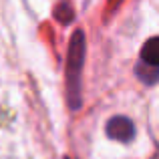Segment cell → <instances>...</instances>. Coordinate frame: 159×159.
I'll return each instance as SVG.
<instances>
[{
    "mask_svg": "<svg viewBox=\"0 0 159 159\" xmlns=\"http://www.w3.org/2000/svg\"><path fill=\"white\" fill-rule=\"evenodd\" d=\"M54 16H57L58 20H61L62 24H69L70 20H73V10H70V6L66 2H62L61 6H57V12H54Z\"/></svg>",
    "mask_w": 159,
    "mask_h": 159,
    "instance_id": "5",
    "label": "cell"
},
{
    "mask_svg": "<svg viewBox=\"0 0 159 159\" xmlns=\"http://www.w3.org/2000/svg\"><path fill=\"white\" fill-rule=\"evenodd\" d=\"M85 62V34L77 30L70 39L69 47V62H66V89L69 101L73 109L81 107V70Z\"/></svg>",
    "mask_w": 159,
    "mask_h": 159,
    "instance_id": "1",
    "label": "cell"
},
{
    "mask_svg": "<svg viewBox=\"0 0 159 159\" xmlns=\"http://www.w3.org/2000/svg\"><path fill=\"white\" fill-rule=\"evenodd\" d=\"M107 135L111 137L113 141L127 143V141H131L133 137H135V127H133L131 119L117 115V117H113V119H109V123H107Z\"/></svg>",
    "mask_w": 159,
    "mask_h": 159,
    "instance_id": "2",
    "label": "cell"
},
{
    "mask_svg": "<svg viewBox=\"0 0 159 159\" xmlns=\"http://www.w3.org/2000/svg\"><path fill=\"white\" fill-rule=\"evenodd\" d=\"M135 70H137V75H139V79H143L145 83H153V81L159 79V66H151V65H147V62H143V61L137 65Z\"/></svg>",
    "mask_w": 159,
    "mask_h": 159,
    "instance_id": "4",
    "label": "cell"
},
{
    "mask_svg": "<svg viewBox=\"0 0 159 159\" xmlns=\"http://www.w3.org/2000/svg\"><path fill=\"white\" fill-rule=\"evenodd\" d=\"M141 61L151 66H159V36H153L141 48Z\"/></svg>",
    "mask_w": 159,
    "mask_h": 159,
    "instance_id": "3",
    "label": "cell"
}]
</instances>
